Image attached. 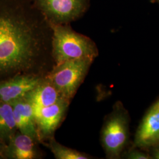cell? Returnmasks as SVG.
<instances>
[{"label":"cell","mask_w":159,"mask_h":159,"mask_svg":"<svg viewBox=\"0 0 159 159\" xmlns=\"http://www.w3.org/2000/svg\"><path fill=\"white\" fill-rule=\"evenodd\" d=\"M52 30V54L56 65L68 60L88 59L98 55L95 43L73 30L69 24H50Z\"/></svg>","instance_id":"7a4b0ae2"},{"label":"cell","mask_w":159,"mask_h":159,"mask_svg":"<svg viewBox=\"0 0 159 159\" xmlns=\"http://www.w3.org/2000/svg\"><path fill=\"white\" fill-rule=\"evenodd\" d=\"M121 158L126 159H152L147 151L136 148H131L129 150L125 151L121 155Z\"/></svg>","instance_id":"5bb4252c"},{"label":"cell","mask_w":159,"mask_h":159,"mask_svg":"<svg viewBox=\"0 0 159 159\" xmlns=\"http://www.w3.org/2000/svg\"><path fill=\"white\" fill-rule=\"evenodd\" d=\"M52 37L33 0H0V83L23 74L46 77L55 66Z\"/></svg>","instance_id":"6da1fadb"},{"label":"cell","mask_w":159,"mask_h":159,"mask_svg":"<svg viewBox=\"0 0 159 159\" xmlns=\"http://www.w3.org/2000/svg\"><path fill=\"white\" fill-rule=\"evenodd\" d=\"M24 97L33 107H47L63 100H68L61 94L57 88L46 77Z\"/></svg>","instance_id":"30bf717a"},{"label":"cell","mask_w":159,"mask_h":159,"mask_svg":"<svg viewBox=\"0 0 159 159\" xmlns=\"http://www.w3.org/2000/svg\"><path fill=\"white\" fill-rule=\"evenodd\" d=\"M130 115L123 103L115 102L100 131V142L107 159L121 158L130 139Z\"/></svg>","instance_id":"3957f363"},{"label":"cell","mask_w":159,"mask_h":159,"mask_svg":"<svg viewBox=\"0 0 159 159\" xmlns=\"http://www.w3.org/2000/svg\"><path fill=\"white\" fill-rule=\"evenodd\" d=\"M50 24H69L81 17L89 0H33Z\"/></svg>","instance_id":"5b68a950"},{"label":"cell","mask_w":159,"mask_h":159,"mask_svg":"<svg viewBox=\"0 0 159 159\" xmlns=\"http://www.w3.org/2000/svg\"><path fill=\"white\" fill-rule=\"evenodd\" d=\"M13 107L17 129L21 133L31 137L36 141L39 136L34 119V107L24 97L10 103Z\"/></svg>","instance_id":"9c48e42d"},{"label":"cell","mask_w":159,"mask_h":159,"mask_svg":"<svg viewBox=\"0 0 159 159\" xmlns=\"http://www.w3.org/2000/svg\"><path fill=\"white\" fill-rule=\"evenodd\" d=\"M17 130L12 106L0 100V140L7 144Z\"/></svg>","instance_id":"7c38bea8"},{"label":"cell","mask_w":159,"mask_h":159,"mask_svg":"<svg viewBox=\"0 0 159 159\" xmlns=\"http://www.w3.org/2000/svg\"><path fill=\"white\" fill-rule=\"evenodd\" d=\"M159 144V98L149 107L137 129L133 145L148 151Z\"/></svg>","instance_id":"52a82bcc"},{"label":"cell","mask_w":159,"mask_h":159,"mask_svg":"<svg viewBox=\"0 0 159 159\" xmlns=\"http://www.w3.org/2000/svg\"><path fill=\"white\" fill-rule=\"evenodd\" d=\"M7 144L0 140V159H7L6 148Z\"/></svg>","instance_id":"2e32d148"},{"label":"cell","mask_w":159,"mask_h":159,"mask_svg":"<svg viewBox=\"0 0 159 159\" xmlns=\"http://www.w3.org/2000/svg\"><path fill=\"white\" fill-rule=\"evenodd\" d=\"M93 61L88 59L68 60L54 66L46 77L65 98L71 102Z\"/></svg>","instance_id":"277c9868"},{"label":"cell","mask_w":159,"mask_h":159,"mask_svg":"<svg viewBox=\"0 0 159 159\" xmlns=\"http://www.w3.org/2000/svg\"><path fill=\"white\" fill-rule=\"evenodd\" d=\"M148 152L152 159H159V144L150 148Z\"/></svg>","instance_id":"9a60e30c"},{"label":"cell","mask_w":159,"mask_h":159,"mask_svg":"<svg viewBox=\"0 0 159 159\" xmlns=\"http://www.w3.org/2000/svg\"><path fill=\"white\" fill-rule=\"evenodd\" d=\"M44 77L23 74L0 83V100L11 102L25 96L34 89Z\"/></svg>","instance_id":"ba28073f"},{"label":"cell","mask_w":159,"mask_h":159,"mask_svg":"<svg viewBox=\"0 0 159 159\" xmlns=\"http://www.w3.org/2000/svg\"><path fill=\"white\" fill-rule=\"evenodd\" d=\"M35 141L31 137L23 134L20 131H17L7 143V159L37 158V152L35 146Z\"/></svg>","instance_id":"8fae6325"},{"label":"cell","mask_w":159,"mask_h":159,"mask_svg":"<svg viewBox=\"0 0 159 159\" xmlns=\"http://www.w3.org/2000/svg\"><path fill=\"white\" fill-rule=\"evenodd\" d=\"M70 102L63 100L47 107H33L39 140H50L61 124Z\"/></svg>","instance_id":"8992f818"},{"label":"cell","mask_w":159,"mask_h":159,"mask_svg":"<svg viewBox=\"0 0 159 159\" xmlns=\"http://www.w3.org/2000/svg\"><path fill=\"white\" fill-rule=\"evenodd\" d=\"M156 2H157V3H159V0H154Z\"/></svg>","instance_id":"e0dca14e"},{"label":"cell","mask_w":159,"mask_h":159,"mask_svg":"<svg viewBox=\"0 0 159 159\" xmlns=\"http://www.w3.org/2000/svg\"><path fill=\"white\" fill-rule=\"evenodd\" d=\"M48 147L56 159H91L92 156L73 148L64 146L53 138L49 140Z\"/></svg>","instance_id":"4fadbf2b"}]
</instances>
